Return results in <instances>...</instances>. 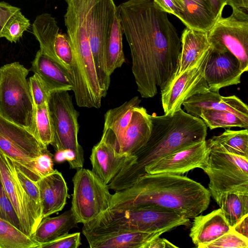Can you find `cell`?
Listing matches in <instances>:
<instances>
[{"instance_id": "obj_6", "label": "cell", "mask_w": 248, "mask_h": 248, "mask_svg": "<svg viewBox=\"0 0 248 248\" xmlns=\"http://www.w3.org/2000/svg\"><path fill=\"white\" fill-rule=\"evenodd\" d=\"M118 8L114 0H87V22L92 54L99 85L105 97L110 83L105 48Z\"/></svg>"}, {"instance_id": "obj_13", "label": "cell", "mask_w": 248, "mask_h": 248, "mask_svg": "<svg viewBox=\"0 0 248 248\" xmlns=\"http://www.w3.org/2000/svg\"><path fill=\"white\" fill-rule=\"evenodd\" d=\"M209 49L196 65L171 78L161 89L164 114H172L189 97L210 91L204 77Z\"/></svg>"}, {"instance_id": "obj_28", "label": "cell", "mask_w": 248, "mask_h": 248, "mask_svg": "<svg viewBox=\"0 0 248 248\" xmlns=\"http://www.w3.org/2000/svg\"><path fill=\"white\" fill-rule=\"evenodd\" d=\"M32 27L33 33L39 43L40 50L63 65L54 51V41L60 32L55 18L49 14H42L36 17Z\"/></svg>"}, {"instance_id": "obj_41", "label": "cell", "mask_w": 248, "mask_h": 248, "mask_svg": "<svg viewBox=\"0 0 248 248\" xmlns=\"http://www.w3.org/2000/svg\"><path fill=\"white\" fill-rule=\"evenodd\" d=\"M16 168L17 177L29 197L41 207L39 190L36 183L27 177L19 169Z\"/></svg>"}, {"instance_id": "obj_9", "label": "cell", "mask_w": 248, "mask_h": 248, "mask_svg": "<svg viewBox=\"0 0 248 248\" xmlns=\"http://www.w3.org/2000/svg\"><path fill=\"white\" fill-rule=\"evenodd\" d=\"M203 170L209 178L208 190L216 202L227 192L248 193V158L210 150Z\"/></svg>"}, {"instance_id": "obj_2", "label": "cell", "mask_w": 248, "mask_h": 248, "mask_svg": "<svg viewBox=\"0 0 248 248\" xmlns=\"http://www.w3.org/2000/svg\"><path fill=\"white\" fill-rule=\"evenodd\" d=\"M211 195L200 183L181 175L145 174L112 195L110 209L157 206L194 218L208 207Z\"/></svg>"}, {"instance_id": "obj_27", "label": "cell", "mask_w": 248, "mask_h": 248, "mask_svg": "<svg viewBox=\"0 0 248 248\" xmlns=\"http://www.w3.org/2000/svg\"><path fill=\"white\" fill-rule=\"evenodd\" d=\"M210 150L248 158V130H226L206 141Z\"/></svg>"}, {"instance_id": "obj_31", "label": "cell", "mask_w": 248, "mask_h": 248, "mask_svg": "<svg viewBox=\"0 0 248 248\" xmlns=\"http://www.w3.org/2000/svg\"><path fill=\"white\" fill-rule=\"evenodd\" d=\"M34 241L9 221L0 218V248H40Z\"/></svg>"}, {"instance_id": "obj_8", "label": "cell", "mask_w": 248, "mask_h": 248, "mask_svg": "<svg viewBox=\"0 0 248 248\" xmlns=\"http://www.w3.org/2000/svg\"><path fill=\"white\" fill-rule=\"evenodd\" d=\"M47 147L27 129L0 116V152L34 182L40 179L35 169V159L48 151Z\"/></svg>"}, {"instance_id": "obj_46", "label": "cell", "mask_w": 248, "mask_h": 248, "mask_svg": "<svg viewBox=\"0 0 248 248\" xmlns=\"http://www.w3.org/2000/svg\"><path fill=\"white\" fill-rule=\"evenodd\" d=\"M212 11L217 19L220 16H222L223 10L227 5V0H208Z\"/></svg>"}, {"instance_id": "obj_43", "label": "cell", "mask_w": 248, "mask_h": 248, "mask_svg": "<svg viewBox=\"0 0 248 248\" xmlns=\"http://www.w3.org/2000/svg\"><path fill=\"white\" fill-rule=\"evenodd\" d=\"M19 10H20V9L18 7L4 1H0V38L2 30L7 21Z\"/></svg>"}, {"instance_id": "obj_35", "label": "cell", "mask_w": 248, "mask_h": 248, "mask_svg": "<svg viewBox=\"0 0 248 248\" xmlns=\"http://www.w3.org/2000/svg\"><path fill=\"white\" fill-rule=\"evenodd\" d=\"M53 47L58 59L71 73L73 63V50L68 34L59 32L56 36Z\"/></svg>"}, {"instance_id": "obj_47", "label": "cell", "mask_w": 248, "mask_h": 248, "mask_svg": "<svg viewBox=\"0 0 248 248\" xmlns=\"http://www.w3.org/2000/svg\"><path fill=\"white\" fill-rule=\"evenodd\" d=\"M232 228L238 233L248 238V215L242 218Z\"/></svg>"}, {"instance_id": "obj_44", "label": "cell", "mask_w": 248, "mask_h": 248, "mask_svg": "<svg viewBox=\"0 0 248 248\" xmlns=\"http://www.w3.org/2000/svg\"><path fill=\"white\" fill-rule=\"evenodd\" d=\"M163 11L167 14L173 15L180 19L181 10L173 0H153Z\"/></svg>"}, {"instance_id": "obj_29", "label": "cell", "mask_w": 248, "mask_h": 248, "mask_svg": "<svg viewBox=\"0 0 248 248\" xmlns=\"http://www.w3.org/2000/svg\"><path fill=\"white\" fill-rule=\"evenodd\" d=\"M123 34L117 10L105 48L106 68L109 76L125 62L123 51Z\"/></svg>"}, {"instance_id": "obj_10", "label": "cell", "mask_w": 248, "mask_h": 248, "mask_svg": "<svg viewBox=\"0 0 248 248\" xmlns=\"http://www.w3.org/2000/svg\"><path fill=\"white\" fill-rule=\"evenodd\" d=\"M72 181L71 209L78 223H88L110 208L112 194L92 170L78 169Z\"/></svg>"}, {"instance_id": "obj_14", "label": "cell", "mask_w": 248, "mask_h": 248, "mask_svg": "<svg viewBox=\"0 0 248 248\" xmlns=\"http://www.w3.org/2000/svg\"><path fill=\"white\" fill-rule=\"evenodd\" d=\"M210 152L206 140L194 143L162 157L145 168L144 172L181 175L195 168L203 170L207 165Z\"/></svg>"}, {"instance_id": "obj_36", "label": "cell", "mask_w": 248, "mask_h": 248, "mask_svg": "<svg viewBox=\"0 0 248 248\" xmlns=\"http://www.w3.org/2000/svg\"><path fill=\"white\" fill-rule=\"evenodd\" d=\"M212 248H248V238L238 233L231 228L228 232L203 247Z\"/></svg>"}, {"instance_id": "obj_33", "label": "cell", "mask_w": 248, "mask_h": 248, "mask_svg": "<svg viewBox=\"0 0 248 248\" xmlns=\"http://www.w3.org/2000/svg\"><path fill=\"white\" fill-rule=\"evenodd\" d=\"M35 121V137L45 146L51 144L53 133L47 103L36 107Z\"/></svg>"}, {"instance_id": "obj_15", "label": "cell", "mask_w": 248, "mask_h": 248, "mask_svg": "<svg viewBox=\"0 0 248 248\" xmlns=\"http://www.w3.org/2000/svg\"><path fill=\"white\" fill-rule=\"evenodd\" d=\"M244 72L237 58L228 49L212 46L209 49L204 77L210 91L237 85Z\"/></svg>"}, {"instance_id": "obj_11", "label": "cell", "mask_w": 248, "mask_h": 248, "mask_svg": "<svg viewBox=\"0 0 248 248\" xmlns=\"http://www.w3.org/2000/svg\"><path fill=\"white\" fill-rule=\"evenodd\" d=\"M226 17L220 16L207 31L212 46L224 48L233 54L240 62L242 70H248V15L240 9H232Z\"/></svg>"}, {"instance_id": "obj_18", "label": "cell", "mask_w": 248, "mask_h": 248, "mask_svg": "<svg viewBox=\"0 0 248 248\" xmlns=\"http://www.w3.org/2000/svg\"><path fill=\"white\" fill-rule=\"evenodd\" d=\"M132 155H119L111 143L103 135L92 150V172L105 185L120 171Z\"/></svg>"}, {"instance_id": "obj_32", "label": "cell", "mask_w": 248, "mask_h": 248, "mask_svg": "<svg viewBox=\"0 0 248 248\" xmlns=\"http://www.w3.org/2000/svg\"><path fill=\"white\" fill-rule=\"evenodd\" d=\"M199 118L211 130L217 128L238 127L248 129V124L235 114L227 110L206 109L201 111Z\"/></svg>"}, {"instance_id": "obj_19", "label": "cell", "mask_w": 248, "mask_h": 248, "mask_svg": "<svg viewBox=\"0 0 248 248\" xmlns=\"http://www.w3.org/2000/svg\"><path fill=\"white\" fill-rule=\"evenodd\" d=\"M30 70L39 76L50 93L73 91L72 77L68 69L40 50L37 52Z\"/></svg>"}, {"instance_id": "obj_39", "label": "cell", "mask_w": 248, "mask_h": 248, "mask_svg": "<svg viewBox=\"0 0 248 248\" xmlns=\"http://www.w3.org/2000/svg\"><path fill=\"white\" fill-rule=\"evenodd\" d=\"M81 244L79 232L63 234L51 242L41 244L40 248H78Z\"/></svg>"}, {"instance_id": "obj_17", "label": "cell", "mask_w": 248, "mask_h": 248, "mask_svg": "<svg viewBox=\"0 0 248 248\" xmlns=\"http://www.w3.org/2000/svg\"><path fill=\"white\" fill-rule=\"evenodd\" d=\"M182 106L186 112L197 117L203 109L224 110L235 114L248 124V107L235 95L222 96L219 92L209 91L189 97Z\"/></svg>"}, {"instance_id": "obj_21", "label": "cell", "mask_w": 248, "mask_h": 248, "mask_svg": "<svg viewBox=\"0 0 248 248\" xmlns=\"http://www.w3.org/2000/svg\"><path fill=\"white\" fill-rule=\"evenodd\" d=\"M36 183L39 190L42 219L62 211L69 197L68 188L62 173L55 170Z\"/></svg>"}, {"instance_id": "obj_7", "label": "cell", "mask_w": 248, "mask_h": 248, "mask_svg": "<svg viewBox=\"0 0 248 248\" xmlns=\"http://www.w3.org/2000/svg\"><path fill=\"white\" fill-rule=\"evenodd\" d=\"M47 105L53 133L51 145L56 151H73L79 169L83 168L84 153L78 140L79 130L78 119L79 114L74 107L69 91L51 92Z\"/></svg>"}, {"instance_id": "obj_37", "label": "cell", "mask_w": 248, "mask_h": 248, "mask_svg": "<svg viewBox=\"0 0 248 248\" xmlns=\"http://www.w3.org/2000/svg\"><path fill=\"white\" fill-rule=\"evenodd\" d=\"M0 218L6 220L23 232L16 213L9 199L0 180Z\"/></svg>"}, {"instance_id": "obj_20", "label": "cell", "mask_w": 248, "mask_h": 248, "mask_svg": "<svg viewBox=\"0 0 248 248\" xmlns=\"http://www.w3.org/2000/svg\"><path fill=\"white\" fill-rule=\"evenodd\" d=\"M151 115L142 107L135 108L116 152L121 155H132L148 141L151 133Z\"/></svg>"}, {"instance_id": "obj_38", "label": "cell", "mask_w": 248, "mask_h": 248, "mask_svg": "<svg viewBox=\"0 0 248 248\" xmlns=\"http://www.w3.org/2000/svg\"><path fill=\"white\" fill-rule=\"evenodd\" d=\"M29 85L34 105L36 107L46 103L50 92L36 74L30 78Z\"/></svg>"}, {"instance_id": "obj_25", "label": "cell", "mask_w": 248, "mask_h": 248, "mask_svg": "<svg viewBox=\"0 0 248 248\" xmlns=\"http://www.w3.org/2000/svg\"><path fill=\"white\" fill-rule=\"evenodd\" d=\"M181 10L180 20L192 29L207 31L217 18L208 0H173Z\"/></svg>"}, {"instance_id": "obj_12", "label": "cell", "mask_w": 248, "mask_h": 248, "mask_svg": "<svg viewBox=\"0 0 248 248\" xmlns=\"http://www.w3.org/2000/svg\"><path fill=\"white\" fill-rule=\"evenodd\" d=\"M0 180L19 219L23 232L31 237L42 220V208L25 191L15 164L0 152Z\"/></svg>"}, {"instance_id": "obj_23", "label": "cell", "mask_w": 248, "mask_h": 248, "mask_svg": "<svg viewBox=\"0 0 248 248\" xmlns=\"http://www.w3.org/2000/svg\"><path fill=\"white\" fill-rule=\"evenodd\" d=\"M181 50L178 63L172 78L196 65L211 46L207 31L186 27L180 38Z\"/></svg>"}, {"instance_id": "obj_30", "label": "cell", "mask_w": 248, "mask_h": 248, "mask_svg": "<svg viewBox=\"0 0 248 248\" xmlns=\"http://www.w3.org/2000/svg\"><path fill=\"white\" fill-rule=\"evenodd\" d=\"M217 203L231 228L248 215V193L227 192L222 195Z\"/></svg>"}, {"instance_id": "obj_16", "label": "cell", "mask_w": 248, "mask_h": 248, "mask_svg": "<svg viewBox=\"0 0 248 248\" xmlns=\"http://www.w3.org/2000/svg\"><path fill=\"white\" fill-rule=\"evenodd\" d=\"M164 232H145L106 228L83 229L91 248H144Z\"/></svg>"}, {"instance_id": "obj_4", "label": "cell", "mask_w": 248, "mask_h": 248, "mask_svg": "<svg viewBox=\"0 0 248 248\" xmlns=\"http://www.w3.org/2000/svg\"><path fill=\"white\" fill-rule=\"evenodd\" d=\"M189 223V218L175 211L148 205L125 210L109 209L96 219L83 224V228L164 233Z\"/></svg>"}, {"instance_id": "obj_22", "label": "cell", "mask_w": 248, "mask_h": 248, "mask_svg": "<svg viewBox=\"0 0 248 248\" xmlns=\"http://www.w3.org/2000/svg\"><path fill=\"white\" fill-rule=\"evenodd\" d=\"M189 236L198 248L215 241L231 228L220 208L194 217Z\"/></svg>"}, {"instance_id": "obj_42", "label": "cell", "mask_w": 248, "mask_h": 248, "mask_svg": "<svg viewBox=\"0 0 248 248\" xmlns=\"http://www.w3.org/2000/svg\"><path fill=\"white\" fill-rule=\"evenodd\" d=\"M53 159L57 163H62L64 161H67L69 163L71 169H79L76 155L72 150L57 151L54 155Z\"/></svg>"}, {"instance_id": "obj_1", "label": "cell", "mask_w": 248, "mask_h": 248, "mask_svg": "<svg viewBox=\"0 0 248 248\" xmlns=\"http://www.w3.org/2000/svg\"><path fill=\"white\" fill-rule=\"evenodd\" d=\"M117 7L137 90L142 98L153 97L176 71L180 38L167 13L153 0H128Z\"/></svg>"}, {"instance_id": "obj_45", "label": "cell", "mask_w": 248, "mask_h": 248, "mask_svg": "<svg viewBox=\"0 0 248 248\" xmlns=\"http://www.w3.org/2000/svg\"><path fill=\"white\" fill-rule=\"evenodd\" d=\"M178 247L171 243L165 238H160L159 236L148 243L144 248H166Z\"/></svg>"}, {"instance_id": "obj_48", "label": "cell", "mask_w": 248, "mask_h": 248, "mask_svg": "<svg viewBox=\"0 0 248 248\" xmlns=\"http://www.w3.org/2000/svg\"><path fill=\"white\" fill-rule=\"evenodd\" d=\"M232 9H240L248 12V0H227V5Z\"/></svg>"}, {"instance_id": "obj_24", "label": "cell", "mask_w": 248, "mask_h": 248, "mask_svg": "<svg viewBox=\"0 0 248 248\" xmlns=\"http://www.w3.org/2000/svg\"><path fill=\"white\" fill-rule=\"evenodd\" d=\"M140 102L139 96H134L105 114L103 135L111 143L115 151L130 123L134 108L140 106Z\"/></svg>"}, {"instance_id": "obj_5", "label": "cell", "mask_w": 248, "mask_h": 248, "mask_svg": "<svg viewBox=\"0 0 248 248\" xmlns=\"http://www.w3.org/2000/svg\"><path fill=\"white\" fill-rule=\"evenodd\" d=\"M29 72L17 62L0 68V116L35 135L36 107L27 79Z\"/></svg>"}, {"instance_id": "obj_34", "label": "cell", "mask_w": 248, "mask_h": 248, "mask_svg": "<svg viewBox=\"0 0 248 248\" xmlns=\"http://www.w3.org/2000/svg\"><path fill=\"white\" fill-rule=\"evenodd\" d=\"M30 27V20L19 10L6 23L1 32V37L5 38L11 43H16Z\"/></svg>"}, {"instance_id": "obj_26", "label": "cell", "mask_w": 248, "mask_h": 248, "mask_svg": "<svg viewBox=\"0 0 248 248\" xmlns=\"http://www.w3.org/2000/svg\"><path fill=\"white\" fill-rule=\"evenodd\" d=\"M78 223L70 209L58 216L43 218L31 237L41 245L68 233Z\"/></svg>"}, {"instance_id": "obj_40", "label": "cell", "mask_w": 248, "mask_h": 248, "mask_svg": "<svg viewBox=\"0 0 248 248\" xmlns=\"http://www.w3.org/2000/svg\"><path fill=\"white\" fill-rule=\"evenodd\" d=\"M35 169L40 179L54 171L53 155L49 151L36 158L35 161Z\"/></svg>"}, {"instance_id": "obj_3", "label": "cell", "mask_w": 248, "mask_h": 248, "mask_svg": "<svg viewBox=\"0 0 248 248\" xmlns=\"http://www.w3.org/2000/svg\"><path fill=\"white\" fill-rule=\"evenodd\" d=\"M151 120L148 141L108 185L109 189L116 192L130 186L145 174V168L176 150L206 140L207 127L202 120L182 108L171 115L153 114Z\"/></svg>"}]
</instances>
